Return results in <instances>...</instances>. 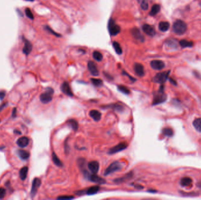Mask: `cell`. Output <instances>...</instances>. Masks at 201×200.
<instances>
[{"label":"cell","mask_w":201,"mask_h":200,"mask_svg":"<svg viewBox=\"0 0 201 200\" xmlns=\"http://www.w3.org/2000/svg\"><path fill=\"white\" fill-rule=\"evenodd\" d=\"M82 172L83 173L84 176L87 178L88 180L97 183V184H105L106 183L105 180H104V178H102L99 177L98 176H97L96 174H90L88 172L87 170H86L85 169L82 170Z\"/></svg>","instance_id":"cell-1"},{"label":"cell","mask_w":201,"mask_h":200,"mask_svg":"<svg viewBox=\"0 0 201 200\" xmlns=\"http://www.w3.org/2000/svg\"><path fill=\"white\" fill-rule=\"evenodd\" d=\"M187 30V25L186 23L181 20H177L173 25V31L178 35H182L185 33Z\"/></svg>","instance_id":"cell-2"},{"label":"cell","mask_w":201,"mask_h":200,"mask_svg":"<svg viewBox=\"0 0 201 200\" xmlns=\"http://www.w3.org/2000/svg\"><path fill=\"white\" fill-rule=\"evenodd\" d=\"M167 95L164 92V86H161L159 92L154 95L152 105H156L164 102L167 100Z\"/></svg>","instance_id":"cell-3"},{"label":"cell","mask_w":201,"mask_h":200,"mask_svg":"<svg viewBox=\"0 0 201 200\" xmlns=\"http://www.w3.org/2000/svg\"><path fill=\"white\" fill-rule=\"evenodd\" d=\"M53 94L54 89L51 88H47L45 89L44 92L40 95V99L41 102L44 104L50 102L53 99Z\"/></svg>","instance_id":"cell-4"},{"label":"cell","mask_w":201,"mask_h":200,"mask_svg":"<svg viewBox=\"0 0 201 200\" xmlns=\"http://www.w3.org/2000/svg\"><path fill=\"white\" fill-rule=\"evenodd\" d=\"M123 168L122 164L119 161H115L111 164L108 167L104 173V176H108L113 173L121 170Z\"/></svg>","instance_id":"cell-5"},{"label":"cell","mask_w":201,"mask_h":200,"mask_svg":"<svg viewBox=\"0 0 201 200\" xmlns=\"http://www.w3.org/2000/svg\"><path fill=\"white\" fill-rule=\"evenodd\" d=\"M108 30L111 35L115 36L120 33L121 28L112 19H110L108 22Z\"/></svg>","instance_id":"cell-6"},{"label":"cell","mask_w":201,"mask_h":200,"mask_svg":"<svg viewBox=\"0 0 201 200\" xmlns=\"http://www.w3.org/2000/svg\"><path fill=\"white\" fill-rule=\"evenodd\" d=\"M128 147V145L126 142H122V143H119L118 145L113 147L111 148L108 153L109 155H113V154H115L118 152H121L123 151V150L126 149V148Z\"/></svg>","instance_id":"cell-7"},{"label":"cell","mask_w":201,"mask_h":200,"mask_svg":"<svg viewBox=\"0 0 201 200\" xmlns=\"http://www.w3.org/2000/svg\"><path fill=\"white\" fill-rule=\"evenodd\" d=\"M169 72H164L157 73L154 78V81L159 83H164L166 82L169 76Z\"/></svg>","instance_id":"cell-8"},{"label":"cell","mask_w":201,"mask_h":200,"mask_svg":"<svg viewBox=\"0 0 201 200\" xmlns=\"http://www.w3.org/2000/svg\"><path fill=\"white\" fill-rule=\"evenodd\" d=\"M41 184V181L40 178H35L34 179L32 184V187H31V197H35L36 195L38 189L40 188V186Z\"/></svg>","instance_id":"cell-9"},{"label":"cell","mask_w":201,"mask_h":200,"mask_svg":"<svg viewBox=\"0 0 201 200\" xmlns=\"http://www.w3.org/2000/svg\"><path fill=\"white\" fill-rule=\"evenodd\" d=\"M131 33L132 34V36L134 37L135 39L139 42H144V35L141 33V31L137 28H134L131 30Z\"/></svg>","instance_id":"cell-10"},{"label":"cell","mask_w":201,"mask_h":200,"mask_svg":"<svg viewBox=\"0 0 201 200\" xmlns=\"http://www.w3.org/2000/svg\"><path fill=\"white\" fill-rule=\"evenodd\" d=\"M23 40H24V47L22 49V52L24 54H25L26 55H28L31 53V52L33 49V45L28 40L26 39L25 38H24Z\"/></svg>","instance_id":"cell-11"},{"label":"cell","mask_w":201,"mask_h":200,"mask_svg":"<svg viewBox=\"0 0 201 200\" xmlns=\"http://www.w3.org/2000/svg\"><path fill=\"white\" fill-rule=\"evenodd\" d=\"M61 90L62 93H64L65 95H66L67 96H70V97L73 96L72 91L71 89L70 86L68 84V83H67L66 82H64L62 83V85L61 86Z\"/></svg>","instance_id":"cell-12"},{"label":"cell","mask_w":201,"mask_h":200,"mask_svg":"<svg viewBox=\"0 0 201 200\" xmlns=\"http://www.w3.org/2000/svg\"><path fill=\"white\" fill-rule=\"evenodd\" d=\"M88 68L91 74L94 77L98 76L99 75V71L98 70L96 64L92 62V61H89L88 63Z\"/></svg>","instance_id":"cell-13"},{"label":"cell","mask_w":201,"mask_h":200,"mask_svg":"<svg viewBox=\"0 0 201 200\" xmlns=\"http://www.w3.org/2000/svg\"><path fill=\"white\" fill-rule=\"evenodd\" d=\"M151 67L155 70H162L165 67V64L160 60H154L151 62Z\"/></svg>","instance_id":"cell-14"},{"label":"cell","mask_w":201,"mask_h":200,"mask_svg":"<svg viewBox=\"0 0 201 200\" xmlns=\"http://www.w3.org/2000/svg\"><path fill=\"white\" fill-rule=\"evenodd\" d=\"M88 168L92 173L97 174L100 169V164L97 161H92L88 164Z\"/></svg>","instance_id":"cell-15"},{"label":"cell","mask_w":201,"mask_h":200,"mask_svg":"<svg viewBox=\"0 0 201 200\" xmlns=\"http://www.w3.org/2000/svg\"><path fill=\"white\" fill-rule=\"evenodd\" d=\"M134 69L135 73L138 76H139L140 77H142L144 76V75H145L144 67L142 64H138V63L135 64L134 65Z\"/></svg>","instance_id":"cell-16"},{"label":"cell","mask_w":201,"mask_h":200,"mask_svg":"<svg viewBox=\"0 0 201 200\" xmlns=\"http://www.w3.org/2000/svg\"><path fill=\"white\" fill-rule=\"evenodd\" d=\"M143 31L150 36H154L155 35V30L153 27L149 24H144L142 27Z\"/></svg>","instance_id":"cell-17"},{"label":"cell","mask_w":201,"mask_h":200,"mask_svg":"<svg viewBox=\"0 0 201 200\" xmlns=\"http://www.w3.org/2000/svg\"><path fill=\"white\" fill-rule=\"evenodd\" d=\"M29 142H30V139L27 137L24 136L18 139V140L17 141V144L20 147L24 148L28 145Z\"/></svg>","instance_id":"cell-18"},{"label":"cell","mask_w":201,"mask_h":200,"mask_svg":"<svg viewBox=\"0 0 201 200\" xmlns=\"http://www.w3.org/2000/svg\"><path fill=\"white\" fill-rule=\"evenodd\" d=\"M89 116L96 122L99 121L101 118V113L97 110L91 111L89 112Z\"/></svg>","instance_id":"cell-19"},{"label":"cell","mask_w":201,"mask_h":200,"mask_svg":"<svg viewBox=\"0 0 201 200\" xmlns=\"http://www.w3.org/2000/svg\"><path fill=\"white\" fill-rule=\"evenodd\" d=\"M104 108L105 109V108H111V109H113V110H115V111H119V112L123 111L124 110V108L123 107V106L120 105V104H118V103L112 104V105L105 106Z\"/></svg>","instance_id":"cell-20"},{"label":"cell","mask_w":201,"mask_h":200,"mask_svg":"<svg viewBox=\"0 0 201 200\" xmlns=\"http://www.w3.org/2000/svg\"><path fill=\"white\" fill-rule=\"evenodd\" d=\"M192 180L191 178L188 177H183L180 181V184L182 187H188L192 184Z\"/></svg>","instance_id":"cell-21"},{"label":"cell","mask_w":201,"mask_h":200,"mask_svg":"<svg viewBox=\"0 0 201 200\" xmlns=\"http://www.w3.org/2000/svg\"><path fill=\"white\" fill-rule=\"evenodd\" d=\"M170 24L167 21H162L159 23V29L160 31L162 32H165L168 31L169 28Z\"/></svg>","instance_id":"cell-22"},{"label":"cell","mask_w":201,"mask_h":200,"mask_svg":"<svg viewBox=\"0 0 201 200\" xmlns=\"http://www.w3.org/2000/svg\"><path fill=\"white\" fill-rule=\"evenodd\" d=\"M52 160L54 164L56 166L59 167H62L63 166V164L60 160V159L58 158V157L56 156L55 152H53L52 154Z\"/></svg>","instance_id":"cell-23"},{"label":"cell","mask_w":201,"mask_h":200,"mask_svg":"<svg viewBox=\"0 0 201 200\" xmlns=\"http://www.w3.org/2000/svg\"><path fill=\"white\" fill-rule=\"evenodd\" d=\"M133 176V173L132 172L126 174L125 176H123V177L121 178H116L115 180H114V182L116 183H121L124 182L125 180H129L130 178L132 177Z\"/></svg>","instance_id":"cell-24"},{"label":"cell","mask_w":201,"mask_h":200,"mask_svg":"<svg viewBox=\"0 0 201 200\" xmlns=\"http://www.w3.org/2000/svg\"><path fill=\"white\" fill-rule=\"evenodd\" d=\"M17 153H18V156L20 157V158H21L22 160H27L30 156V154L29 152H28L25 150H18Z\"/></svg>","instance_id":"cell-25"},{"label":"cell","mask_w":201,"mask_h":200,"mask_svg":"<svg viewBox=\"0 0 201 200\" xmlns=\"http://www.w3.org/2000/svg\"><path fill=\"white\" fill-rule=\"evenodd\" d=\"M192 124L195 130L197 132L201 133V118H197L195 119Z\"/></svg>","instance_id":"cell-26"},{"label":"cell","mask_w":201,"mask_h":200,"mask_svg":"<svg viewBox=\"0 0 201 200\" xmlns=\"http://www.w3.org/2000/svg\"><path fill=\"white\" fill-rule=\"evenodd\" d=\"M68 125L74 131H77L78 129V122L74 119H69L67 122Z\"/></svg>","instance_id":"cell-27"},{"label":"cell","mask_w":201,"mask_h":200,"mask_svg":"<svg viewBox=\"0 0 201 200\" xmlns=\"http://www.w3.org/2000/svg\"><path fill=\"white\" fill-rule=\"evenodd\" d=\"M28 167H26V166L22 167L20 171V177L23 181L25 180L27 178V174H28Z\"/></svg>","instance_id":"cell-28"},{"label":"cell","mask_w":201,"mask_h":200,"mask_svg":"<svg viewBox=\"0 0 201 200\" xmlns=\"http://www.w3.org/2000/svg\"><path fill=\"white\" fill-rule=\"evenodd\" d=\"M100 190L99 186H93L86 190V194L87 195H94L98 192Z\"/></svg>","instance_id":"cell-29"},{"label":"cell","mask_w":201,"mask_h":200,"mask_svg":"<svg viewBox=\"0 0 201 200\" xmlns=\"http://www.w3.org/2000/svg\"><path fill=\"white\" fill-rule=\"evenodd\" d=\"M160 10H161L160 5L158 4H155L152 6L151 10L149 12V14L151 16H155L160 11Z\"/></svg>","instance_id":"cell-30"},{"label":"cell","mask_w":201,"mask_h":200,"mask_svg":"<svg viewBox=\"0 0 201 200\" xmlns=\"http://www.w3.org/2000/svg\"><path fill=\"white\" fill-rule=\"evenodd\" d=\"M112 45H113V47L115 51H116V54H118L119 55L122 54V53H123V49H122L121 46V45H120V44L119 43H118L117 42L115 41V42H113L112 43Z\"/></svg>","instance_id":"cell-31"},{"label":"cell","mask_w":201,"mask_h":200,"mask_svg":"<svg viewBox=\"0 0 201 200\" xmlns=\"http://www.w3.org/2000/svg\"><path fill=\"white\" fill-rule=\"evenodd\" d=\"M92 56H93V58H94V59L98 62H100L103 59L102 54L100 52L97 51H94L93 52Z\"/></svg>","instance_id":"cell-32"},{"label":"cell","mask_w":201,"mask_h":200,"mask_svg":"<svg viewBox=\"0 0 201 200\" xmlns=\"http://www.w3.org/2000/svg\"><path fill=\"white\" fill-rule=\"evenodd\" d=\"M179 44L182 48H184L187 47H192L193 46V42L188 41L187 40H181L179 42Z\"/></svg>","instance_id":"cell-33"},{"label":"cell","mask_w":201,"mask_h":200,"mask_svg":"<svg viewBox=\"0 0 201 200\" xmlns=\"http://www.w3.org/2000/svg\"><path fill=\"white\" fill-rule=\"evenodd\" d=\"M91 81L92 82V84L97 87H100L103 85V82L102 80L99 79H95V78H92L91 79Z\"/></svg>","instance_id":"cell-34"},{"label":"cell","mask_w":201,"mask_h":200,"mask_svg":"<svg viewBox=\"0 0 201 200\" xmlns=\"http://www.w3.org/2000/svg\"><path fill=\"white\" fill-rule=\"evenodd\" d=\"M137 1L140 4L141 7L144 10H147L148 8V0H137Z\"/></svg>","instance_id":"cell-35"},{"label":"cell","mask_w":201,"mask_h":200,"mask_svg":"<svg viewBox=\"0 0 201 200\" xmlns=\"http://www.w3.org/2000/svg\"><path fill=\"white\" fill-rule=\"evenodd\" d=\"M118 89L120 92L125 95H129L130 93V90L126 86L123 85H119L118 86Z\"/></svg>","instance_id":"cell-36"},{"label":"cell","mask_w":201,"mask_h":200,"mask_svg":"<svg viewBox=\"0 0 201 200\" xmlns=\"http://www.w3.org/2000/svg\"><path fill=\"white\" fill-rule=\"evenodd\" d=\"M162 133L164 135L168 136V137H172L173 136L174 132L170 128H165L162 130Z\"/></svg>","instance_id":"cell-37"},{"label":"cell","mask_w":201,"mask_h":200,"mask_svg":"<svg viewBox=\"0 0 201 200\" xmlns=\"http://www.w3.org/2000/svg\"><path fill=\"white\" fill-rule=\"evenodd\" d=\"M25 15H27V17L28 18H30V19L31 20H33L34 19L33 13V12L31 11L30 8H27L25 9Z\"/></svg>","instance_id":"cell-38"},{"label":"cell","mask_w":201,"mask_h":200,"mask_svg":"<svg viewBox=\"0 0 201 200\" xmlns=\"http://www.w3.org/2000/svg\"><path fill=\"white\" fill-rule=\"evenodd\" d=\"M85 160L84 158H79L78 160V166L80 168L82 169V170L85 169Z\"/></svg>","instance_id":"cell-39"},{"label":"cell","mask_w":201,"mask_h":200,"mask_svg":"<svg viewBox=\"0 0 201 200\" xmlns=\"http://www.w3.org/2000/svg\"><path fill=\"white\" fill-rule=\"evenodd\" d=\"M45 30H47L49 33H51L52 34H53L54 35H55L56 36H61V35L59 34V33H56L54 31H53L48 26H45Z\"/></svg>","instance_id":"cell-40"},{"label":"cell","mask_w":201,"mask_h":200,"mask_svg":"<svg viewBox=\"0 0 201 200\" xmlns=\"http://www.w3.org/2000/svg\"><path fill=\"white\" fill-rule=\"evenodd\" d=\"M74 198V197L73 196H71V195H62L60 197H58L57 198L58 200H71Z\"/></svg>","instance_id":"cell-41"},{"label":"cell","mask_w":201,"mask_h":200,"mask_svg":"<svg viewBox=\"0 0 201 200\" xmlns=\"http://www.w3.org/2000/svg\"><path fill=\"white\" fill-rule=\"evenodd\" d=\"M6 195V190L5 189L1 187L0 188V200L2 199L5 197Z\"/></svg>","instance_id":"cell-42"},{"label":"cell","mask_w":201,"mask_h":200,"mask_svg":"<svg viewBox=\"0 0 201 200\" xmlns=\"http://www.w3.org/2000/svg\"><path fill=\"white\" fill-rule=\"evenodd\" d=\"M168 46H171V47H175L176 46V42L175 40H168L167 42Z\"/></svg>","instance_id":"cell-43"},{"label":"cell","mask_w":201,"mask_h":200,"mask_svg":"<svg viewBox=\"0 0 201 200\" xmlns=\"http://www.w3.org/2000/svg\"><path fill=\"white\" fill-rule=\"evenodd\" d=\"M123 75H126V76H127L128 78H129V79L132 81V82H135V80H136V79H135V78H133V77H131L128 73H126L125 71H123Z\"/></svg>","instance_id":"cell-44"},{"label":"cell","mask_w":201,"mask_h":200,"mask_svg":"<svg viewBox=\"0 0 201 200\" xmlns=\"http://www.w3.org/2000/svg\"><path fill=\"white\" fill-rule=\"evenodd\" d=\"M6 92L4 90H1L0 91V100H3L5 96Z\"/></svg>","instance_id":"cell-45"},{"label":"cell","mask_w":201,"mask_h":200,"mask_svg":"<svg viewBox=\"0 0 201 200\" xmlns=\"http://www.w3.org/2000/svg\"><path fill=\"white\" fill-rule=\"evenodd\" d=\"M135 187L136 188V189H142L144 187H142V186H139V185H136V186H135Z\"/></svg>","instance_id":"cell-46"},{"label":"cell","mask_w":201,"mask_h":200,"mask_svg":"<svg viewBox=\"0 0 201 200\" xmlns=\"http://www.w3.org/2000/svg\"><path fill=\"white\" fill-rule=\"evenodd\" d=\"M15 113H16V108H14L13 109V111H12V116L13 117L15 116Z\"/></svg>","instance_id":"cell-47"},{"label":"cell","mask_w":201,"mask_h":200,"mask_svg":"<svg viewBox=\"0 0 201 200\" xmlns=\"http://www.w3.org/2000/svg\"><path fill=\"white\" fill-rule=\"evenodd\" d=\"M104 75H105V76L107 77V78H108V79H112V78L110 76V75H108L107 73H104Z\"/></svg>","instance_id":"cell-48"},{"label":"cell","mask_w":201,"mask_h":200,"mask_svg":"<svg viewBox=\"0 0 201 200\" xmlns=\"http://www.w3.org/2000/svg\"><path fill=\"white\" fill-rule=\"evenodd\" d=\"M5 103H4V104H2V105H1V106H0V111H1L4 107H5Z\"/></svg>","instance_id":"cell-49"},{"label":"cell","mask_w":201,"mask_h":200,"mask_svg":"<svg viewBox=\"0 0 201 200\" xmlns=\"http://www.w3.org/2000/svg\"><path fill=\"white\" fill-rule=\"evenodd\" d=\"M14 133L19 134H21V132H20V131H18V130H15V131H14Z\"/></svg>","instance_id":"cell-50"},{"label":"cell","mask_w":201,"mask_h":200,"mask_svg":"<svg viewBox=\"0 0 201 200\" xmlns=\"http://www.w3.org/2000/svg\"><path fill=\"white\" fill-rule=\"evenodd\" d=\"M199 187L200 188H201V183H200V184H199Z\"/></svg>","instance_id":"cell-51"},{"label":"cell","mask_w":201,"mask_h":200,"mask_svg":"<svg viewBox=\"0 0 201 200\" xmlns=\"http://www.w3.org/2000/svg\"><path fill=\"white\" fill-rule=\"evenodd\" d=\"M26 1H34V0H26Z\"/></svg>","instance_id":"cell-52"}]
</instances>
